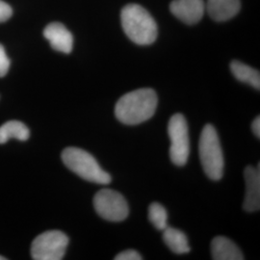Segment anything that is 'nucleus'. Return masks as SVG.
Returning a JSON list of instances; mask_svg holds the SVG:
<instances>
[{"label": "nucleus", "mask_w": 260, "mask_h": 260, "mask_svg": "<svg viewBox=\"0 0 260 260\" xmlns=\"http://www.w3.org/2000/svg\"><path fill=\"white\" fill-rule=\"evenodd\" d=\"M157 94L154 90L144 88L125 93L116 103L115 115L126 125H137L153 117L157 108Z\"/></svg>", "instance_id": "f257e3e1"}, {"label": "nucleus", "mask_w": 260, "mask_h": 260, "mask_svg": "<svg viewBox=\"0 0 260 260\" xmlns=\"http://www.w3.org/2000/svg\"><path fill=\"white\" fill-rule=\"evenodd\" d=\"M121 25L130 40L139 46H149L157 38V24L149 12L137 4L123 7Z\"/></svg>", "instance_id": "f03ea898"}, {"label": "nucleus", "mask_w": 260, "mask_h": 260, "mask_svg": "<svg viewBox=\"0 0 260 260\" xmlns=\"http://www.w3.org/2000/svg\"><path fill=\"white\" fill-rule=\"evenodd\" d=\"M62 160L66 167L87 181L103 185L111 183V176L103 170L91 153L84 149L67 148L62 152Z\"/></svg>", "instance_id": "7ed1b4c3"}, {"label": "nucleus", "mask_w": 260, "mask_h": 260, "mask_svg": "<svg viewBox=\"0 0 260 260\" xmlns=\"http://www.w3.org/2000/svg\"><path fill=\"white\" fill-rule=\"evenodd\" d=\"M199 153L206 176L212 180H220L223 176L224 159L217 130L212 124H206L202 131Z\"/></svg>", "instance_id": "20e7f679"}, {"label": "nucleus", "mask_w": 260, "mask_h": 260, "mask_svg": "<svg viewBox=\"0 0 260 260\" xmlns=\"http://www.w3.org/2000/svg\"><path fill=\"white\" fill-rule=\"evenodd\" d=\"M168 134L171 140V161L177 166H184L190 154V140L187 121L182 114H176L170 119Z\"/></svg>", "instance_id": "39448f33"}, {"label": "nucleus", "mask_w": 260, "mask_h": 260, "mask_svg": "<svg viewBox=\"0 0 260 260\" xmlns=\"http://www.w3.org/2000/svg\"><path fill=\"white\" fill-rule=\"evenodd\" d=\"M69 237L60 231H48L37 236L31 245V255L35 260L64 258Z\"/></svg>", "instance_id": "423d86ee"}, {"label": "nucleus", "mask_w": 260, "mask_h": 260, "mask_svg": "<svg viewBox=\"0 0 260 260\" xmlns=\"http://www.w3.org/2000/svg\"><path fill=\"white\" fill-rule=\"evenodd\" d=\"M93 207L102 218L110 222H121L129 215V207L119 192L103 189L93 198Z\"/></svg>", "instance_id": "0eeeda50"}, {"label": "nucleus", "mask_w": 260, "mask_h": 260, "mask_svg": "<svg viewBox=\"0 0 260 260\" xmlns=\"http://www.w3.org/2000/svg\"><path fill=\"white\" fill-rule=\"evenodd\" d=\"M171 12L187 24H196L204 17V0H174L170 5Z\"/></svg>", "instance_id": "6e6552de"}, {"label": "nucleus", "mask_w": 260, "mask_h": 260, "mask_svg": "<svg viewBox=\"0 0 260 260\" xmlns=\"http://www.w3.org/2000/svg\"><path fill=\"white\" fill-rule=\"evenodd\" d=\"M246 194L243 208L247 212L258 211L260 208V169L248 166L244 171Z\"/></svg>", "instance_id": "1a4fd4ad"}, {"label": "nucleus", "mask_w": 260, "mask_h": 260, "mask_svg": "<svg viewBox=\"0 0 260 260\" xmlns=\"http://www.w3.org/2000/svg\"><path fill=\"white\" fill-rule=\"evenodd\" d=\"M44 36L51 47L59 52L69 54L73 50L74 37L72 33L60 22H51L44 30Z\"/></svg>", "instance_id": "9d476101"}, {"label": "nucleus", "mask_w": 260, "mask_h": 260, "mask_svg": "<svg viewBox=\"0 0 260 260\" xmlns=\"http://www.w3.org/2000/svg\"><path fill=\"white\" fill-rule=\"evenodd\" d=\"M241 8L240 0H207L205 9L216 21H225L235 17Z\"/></svg>", "instance_id": "9b49d317"}, {"label": "nucleus", "mask_w": 260, "mask_h": 260, "mask_svg": "<svg viewBox=\"0 0 260 260\" xmlns=\"http://www.w3.org/2000/svg\"><path fill=\"white\" fill-rule=\"evenodd\" d=\"M211 254L214 260H243L239 247L224 236H217L211 242Z\"/></svg>", "instance_id": "f8f14e48"}, {"label": "nucleus", "mask_w": 260, "mask_h": 260, "mask_svg": "<svg viewBox=\"0 0 260 260\" xmlns=\"http://www.w3.org/2000/svg\"><path fill=\"white\" fill-rule=\"evenodd\" d=\"M163 240L169 249L177 254H185L191 251L185 233L177 229L167 226L163 231Z\"/></svg>", "instance_id": "ddd939ff"}, {"label": "nucleus", "mask_w": 260, "mask_h": 260, "mask_svg": "<svg viewBox=\"0 0 260 260\" xmlns=\"http://www.w3.org/2000/svg\"><path fill=\"white\" fill-rule=\"evenodd\" d=\"M231 71L236 79L259 90L260 74L258 71L239 61H233L231 63Z\"/></svg>", "instance_id": "4468645a"}, {"label": "nucleus", "mask_w": 260, "mask_h": 260, "mask_svg": "<svg viewBox=\"0 0 260 260\" xmlns=\"http://www.w3.org/2000/svg\"><path fill=\"white\" fill-rule=\"evenodd\" d=\"M30 136L27 126L19 121H9L0 126V144H5L10 139L26 141Z\"/></svg>", "instance_id": "2eb2a0df"}, {"label": "nucleus", "mask_w": 260, "mask_h": 260, "mask_svg": "<svg viewBox=\"0 0 260 260\" xmlns=\"http://www.w3.org/2000/svg\"><path fill=\"white\" fill-rule=\"evenodd\" d=\"M149 219L156 230L163 232L168 226L166 208L159 203H152L149 207Z\"/></svg>", "instance_id": "dca6fc26"}, {"label": "nucleus", "mask_w": 260, "mask_h": 260, "mask_svg": "<svg viewBox=\"0 0 260 260\" xmlns=\"http://www.w3.org/2000/svg\"><path fill=\"white\" fill-rule=\"evenodd\" d=\"M10 68V60L2 45H0V77L7 75Z\"/></svg>", "instance_id": "f3484780"}, {"label": "nucleus", "mask_w": 260, "mask_h": 260, "mask_svg": "<svg viewBox=\"0 0 260 260\" xmlns=\"http://www.w3.org/2000/svg\"><path fill=\"white\" fill-rule=\"evenodd\" d=\"M143 256L135 250H126L115 256V260H142Z\"/></svg>", "instance_id": "a211bd4d"}, {"label": "nucleus", "mask_w": 260, "mask_h": 260, "mask_svg": "<svg viewBox=\"0 0 260 260\" xmlns=\"http://www.w3.org/2000/svg\"><path fill=\"white\" fill-rule=\"evenodd\" d=\"M13 14L12 8L7 3L0 0V22H4L11 18Z\"/></svg>", "instance_id": "6ab92c4d"}, {"label": "nucleus", "mask_w": 260, "mask_h": 260, "mask_svg": "<svg viewBox=\"0 0 260 260\" xmlns=\"http://www.w3.org/2000/svg\"><path fill=\"white\" fill-rule=\"evenodd\" d=\"M251 130L253 132V134L260 138V118L259 116H257L251 123Z\"/></svg>", "instance_id": "aec40b11"}, {"label": "nucleus", "mask_w": 260, "mask_h": 260, "mask_svg": "<svg viewBox=\"0 0 260 260\" xmlns=\"http://www.w3.org/2000/svg\"><path fill=\"white\" fill-rule=\"evenodd\" d=\"M0 260H6V258H5V257H3V256H1V255H0Z\"/></svg>", "instance_id": "412c9836"}]
</instances>
